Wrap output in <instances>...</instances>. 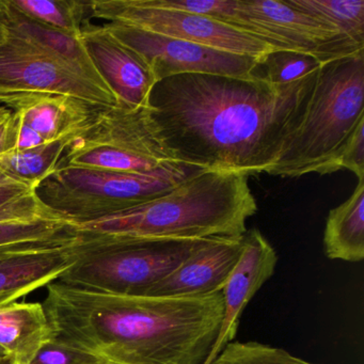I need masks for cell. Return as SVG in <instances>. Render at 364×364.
<instances>
[{
  "label": "cell",
  "instance_id": "6da1fadb",
  "mask_svg": "<svg viewBox=\"0 0 364 364\" xmlns=\"http://www.w3.org/2000/svg\"><path fill=\"white\" fill-rule=\"evenodd\" d=\"M317 72L287 85L255 73L171 76L153 87L151 117L183 163L247 176L266 173L301 122Z\"/></svg>",
  "mask_w": 364,
  "mask_h": 364
},
{
  "label": "cell",
  "instance_id": "7a4b0ae2",
  "mask_svg": "<svg viewBox=\"0 0 364 364\" xmlns=\"http://www.w3.org/2000/svg\"><path fill=\"white\" fill-rule=\"evenodd\" d=\"M55 336L109 364H204L220 331L223 293L153 297L48 283Z\"/></svg>",
  "mask_w": 364,
  "mask_h": 364
},
{
  "label": "cell",
  "instance_id": "3957f363",
  "mask_svg": "<svg viewBox=\"0 0 364 364\" xmlns=\"http://www.w3.org/2000/svg\"><path fill=\"white\" fill-rule=\"evenodd\" d=\"M249 176L205 170L156 199L75 225L80 233L138 240L240 237L257 204Z\"/></svg>",
  "mask_w": 364,
  "mask_h": 364
},
{
  "label": "cell",
  "instance_id": "277c9868",
  "mask_svg": "<svg viewBox=\"0 0 364 364\" xmlns=\"http://www.w3.org/2000/svg\"><path fill=\"white\" fill-rule=\"evenodd\" d=\"M364 120V50L323 63L301 122L266 173L281 178L334 173L350 136Z\"/></svg>",
  "mask_w": 364,
  "mask_h": 364
},
{
  "label": "cell",
  "instance_id": "5b68a950",
  "mask_svg": "<svg viewBox=\"0 0 364 364\" xmlns=\"http://www.w3.org/2000/svg\"><path fill=\"white\" fill-rule=\"evenodd\" d=\"M203 240H127L77 232L71 265L58 281L97 293L146 296Z\"/></svg>",
  "mask_w": 364,
  "mask_h": 364
},
{
  "label": "cell",
  "instance_id": "8992f818",
  "mask_svg": "<svg viewBox=\"0 0 364 364\" xmlns=\"http://www.w3.org/2000/svg\"><path fill=\"white\" fill-rule=\"evenodd\" d=\"M203 171L185 163L152 173L58 167L35 193L48 210L75 227L156 199Z\"/></svg>",
  "mask_w": 364,
  "mask_h": 364
},
{
  "label": "cell",
  "instance_id": "52a82bcc",
  "mask_svg": "<svg viewBox=\"0 0 364 364\" xmlns=\"http://www.w3.org/2000/svg\"><path fill=\"white\" fill-rule=\"evenodd\" d=\"M180 163L161 138L149 106L118 104L102 106L71 138L58 167L152 173Z\"/></svg>",
  "mask_w": 364,
  "mask_h": 364
},
{
  "label": "cell",
  "instance_id": "ba28073f",
  "mask_svg": "<svg viewBox=\"0 0 364 364\" xmlns=\"http://www.w3.org/2000/svg\"><path fill=\"white\" fill-rule=\"evenodd\" d=\"M89 16L233 54L262 58L277 50L262 40L208 16L146 7L140 0H93L89 1Z\"/></svg>",
  "mask_w": 364,
  "mask_h": 364
},
{
  "label": "cell",
  "instance_id": "9c48e42d",
  "mask_svg": "<svg viewBox=\"0 0 364 364\" xmlns=\"http://www.w3.org/2000/svg\"><path fill=\"white\" fill-rule=\"evenodd\" d=\"M40 92L67 95L95 105L116 106L112 91L63 59L8 35L0 46V95Z\"/></svg>",
  "mask_w": 364,
  "mask_h": 364
},
{
  "label": "cell",
  "instance_id": "30bf717a",
  "mask_svg": "<svg viewBox=\"0 0 364 364\" xmlns=\"http://www.w3.org/2000/svg\"><path fill=\"white\" fill-rule=\"evenodd\" d=\"M104 26L144 57L157 82L180 74L248 76L255 73L261 59L165 37L122 23L107 22Z\"/></svg>",
  "mask_w": 364,
  "mask_h": 364
},
{
  "label": "cell",
  "instance_id": "8fae6325",
  "mask_svg": "<svg viewBox=\"0 0 364 364\" xmlns=\"http://www.w3.org/2000/svg\"><path fill=\"white\" fill-rule=\"evenodd\" d=\"M0 106L14 114V150H26L73 137L104 105L67 95L21 92L0 95Z\"/></svg>",
  "mask_w": 364,
  "mask_h": 364
},
{
  "label": "cell",
  "instance_id": "7c38bea8",
  "mask_svg": "<svg viewBox=\"0 0 364 364\" xmlns=\"http://www.w3.org/2000/svg\"><path fill=\"white\" fill-rule=\"evenodd\" d=\"M242 7L299 52L321 63L357 54L364 46L333 25L277 0H240Z\"/></svg>",
  "mask_w": 364,
  "mask_h": 364
},
{
  "label": "cell",
  "instance_id": "4fadbf2b",
  "mask_svg": "<svg viewBox=\"0 0 364 364\" xmlns=\"http://www.w3.org/2000/svg\"><path fill=\"white\" fill-rule=\"evenodd\" d=\"M80 40L119 104L129 107L149 106L151 91L159 82L144 57L114 37L104 25L86 24Z\"/></svg>",
  "mask_w": 364,
  "mask_h": 364
},
{
  "label": "cell",
  "instance_id": "5bb4252c",
  "mask_svg": "<svg viewBox=\"0 0 364 364\" xmlns=\"http://www.w3.org/2000/svg\"><path fill=\"white\" fill-rule=\"evenodd\" d=\"M278 255L257 229L247 230L240 261L223 287L220 331L205 363L210 364L237 334L240 316L259 289L274 274Z\"/></svg>",
  "mask_w": 364,
  "mask_h": 364
},
{
  "label": "cell",
  "instance_id": "9a60e30c",
  "mask_svg": "<svg viewBox=\"0 0 364 364\" xmlns=\"http://www.w3.org/2000/svg\"><path fill=\"white\" fill-rule=\"evenodd\" d=\"M242 249L244 235L203 240L146 296L201 297L219 293L240 261Z\"/></svg>",
  "mask_w": 364,
  "mask_h": 364
},
{
  "label": "cell",
  "instance_id": "2e32d148",
  "mask_svg": "<svg viewBox=\"0 0 364 364\" xmlns=\"http://www.w3.org/2000/svg\"><path fill=\"white\" fill-rule=\"evenodd\" d=\"M71 242L0 246V306L58 280L71 265Z\"/></svg>",
  "mask_w": 364,
  "mask_h": 364
},
{
  "label": "cell",
  "instance_id": "e0dca14e",
  "mask_svg": "<svg viewBox=\"0 0 364 364\" xmlns=\"http://www.w3.org/2000/svg\"><path fill=\"white\" fill-rule=\"evenodd\" d=\"M0 23L8 35L16 36L38 46L63 59L87 77L105 84L82 46L80 36L76 37L63 33L31 18L14 7L10 0H0Z\"/></svg>",
  "mask_w": 364,
  "mask_h": 364
},
{
  "label": "cell",
  "instance_id": "ac0fdd59",
  "mask_svg": "<svg viewBox=\"0 0 364 364\" xmlns=\"http://www.w3.org/2000/svg\"><path fill=\"white\" fill-rule=\"evenodd\" d=\"M55 338L40 302H10L0 306V348L16 364H29Z\"/></svg>",
  "mask_w": 364,
  "mask_h": 364
},
{
  "label": "cell",
  "instance_id": "d6986e66",
  "mask_svg": "<svg viewBox=\"0 0 364 364\" xmlns=\"http://www.w3.org/2000/svg\"><path fill=\"white\" fill-rule=\"evenodd\" d=\"M350 197L330 210L323 232V250L330 259L358 263L364 259V180Z\"/></svg>",
  "mask_w": 364,
  "mask_h": 364
},
{
  "label": "cell",
  "instance_id": "ffe728a7",
  "mask_svg": "<svg viewBox=\"0 0 364 364\" xmlns=\"http://www.w3.org/2000/svg\"><path fill=\"white\" fill-rule=\"evenodd\" d=\"M71 138L0 155V169L18 180L38 186L58 167L59 161Z\"/></svg>",
  "mask_w": 364,
  "mask_h": 364
},
{
  "label": "cell",
  "instance_id": "44dd1931",
  "mask_svg": "<svg viewBox=\"0 0 364 364\" xmlns=\"http://www.w3.org/2000/svg\"><path fill=\"white\" fill-rule=\"evenodd\" d=\"M21 12L48 26L80 37L89 16L82 0H10Z\"/></svg>",
  "mask_w": 364,
  "mask_h": 364
},
{
  "label": "cell",
  "instance_id": "7402d4cb",
  "mask_svg": "<svg viewBox=\"0 0 364 364\" xmlns=\"http://www.w3.org/2000/svg\"><path fill=\"white\" fill-rule=\"evenodd\" d=\"M289 5L340 29L364 46V0H287Z\"/></svg>",
  "mask_w": 364,
  "mask_h": 364
},
{
  "label": "cell",
  "instance_id": "603a6c76",
  "mask_svg": "<svg viewBox=\"0 0 364 364\" xmlns=\"http://www.w3.org/2000/svg\"><path fill=\"white\" fill-rule=\"evenodd\" d=\"M321 65L318 59L306 53L274 50L259 59L257 69H262L263 74L257 75L270 84L287 85L311 75Z\"/></svg>",
  "mask_w": 364,
  "mask_h": 364
},
{
  "label": "cell",
  "instance_id": "cb8c5ba5",
  "mask_svg": "<svg viewBox=\"0 0 364 364\" xmlns=\"http://www.w3.org/2000/svg\"><path fill=\"white\" fill-rule=\"evenodd\" d=\"M210 364H318L306 361L280 347L249 341L229 343Z\"/></svg>",
  "mask_w": 364,
  "mask_h": 364
},
{
  "label": "cell",
  "instance_id": "d4e9b609",
  "mask_svg": "<svg viewBox=\"0 0 364 364\" xmlns=\"http://www.w3.org/2000/svg\"><path fill=\"white\" fill-rule=\"evenodd\" d=\"M102 360L55 336L29 364H101Z\"/></svg>",
  "mask_w": 364,
  "mask_h": 364
},
{
  "label": "cell",
  "instance_id": "484cf974",
  "mask_svg": "<svg viewBox=\"0 0 364 364\" xmlns=\"http://www.w3.org/2000/svg\"><path fill=\"white\" fill-rule=\"evenodd\" d=\"M346 169L364 180V120L358 125L343 149L334 166V171Z\"/></svg>",
  "mask_w": 364,
  "mask_h": 364
},
{
  "label": "cell",
  "instance_id": "4316f807",
  "mask_svg": "<svg viewBox=\"0 0 364 364\" xmlns=\"http://www.w3.org/2000/svg\"><path fill=\"white\" fill-rule=\"evenodd\" d=\"M37 186L18 180L0 169V206L16 201L24 196L35 193Z\"/></svg>",
  "mask_w": 364,
  "mask_h": 364
},
{
  "label": "cell",
  "instance_id": "83f0119b",
  "mask_svg": "<svg viewBox=\"0 0 364 364\" xmlns=\"http://www.w3.org/2000/svg\"><path fill=\"white\" fill-rule=\"evenodd\" d=\"M14 120L11 110L0 106V155L14 149Z\"/></svg>",
  "mask_w": 364,
  "mask_h": 364
},
{
  "label": "cell",
  "instance_id": "f1b7e54d",
  "mask_svg": "<svg viewBox=\"0 0 364 364\" xmlns=\"http://www.w3.org/2000/svg\"><path fill=\"white\" fill-rule=\"evenodd\" d=\"M6 39H7V31H6L5 27L3 26V24L0 23V46L5 42Z\"/></svg>",
  "mask_w": 364,
  "mask_h": 364
},
{
  "label": "cell",
  "instance_id": "f546056e",
  "mask_svg": "<svg viewBox=\"0 0 364 364\" xmlns=\"http://www.w3.org/2000/svg\"><path fill=\"white\" fill-rule=\"evenodd\" d=\"M0 364H16V362L10 355H4V357H0Z\"/></svg>",
  "mask_w": 364,
  "mask_h": 364
},
{
  "label": "cell",
  "instance_id": "4dcf8cb0",
  "mask_svg": "<svg viewBox=\"0 0 364 364\" xmlns=\"http://www.w3.org/2000/svg\"><path fill=\"white\" fill-rule=\"evenodd\" d=\"M4 355H8L5 351L3 350V348H0V357H4Z\"/></svg>",
  "mask_w": 364,
  "mask_h": 364
},
{
  "label": "cell",
  "instance_id": "1f68e13d",
  "mask_svg": "<svg viewBox=\"0 0 364 364\" xmlns=\"http://www.w3.org/2000/svg\"><path fill=\"white\" fill-rule=\"evenodd\" d=\"M101 364H109V363H106V362H102Z\"/></svg>",
  "mask_w": 364,
  "mask_h": 364
}]
</instances>
